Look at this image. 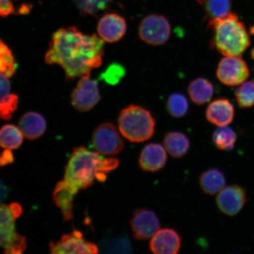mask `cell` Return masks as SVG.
<instances>
[{"mask_svg": "<svg viewBox=\"0 0 254 254\" xmlns=\"http://www.w3.org/2000/svg\"><path fill=\"white\" fill-rule=\"evenodd\" d=\"M104 46L97 35L84 34L75 27L60 28L53 35L45 62L61 65L66 80L90 75L102 64Z\"/></svg>", "mask_w": 254, "mask_h": 254, "instance_id": "cell-1", "label": "cell"}, {"mask_svg": "<svg viewBox=\"0 0 254 254\" xmlns=\"http://www.w3.org/2000/svg\"><path fill=\"white\" fill-rule=\"evenodd\" d=\"M120 161L116 158H104L98 152L84 147L75 148L65 168L63 183L72 194L90 187L95 179L106 180V174L116 170Z\"/></svg>", "mask_w": 254, "mask_h": 254, "instance_id": "cell-2", "label": "cell"}, {"mask_svg": "<svg viewBox=\"0 0 254 254\" xmlns=\"http://www.w3.org/2000/svg\"><path fill=\"white\" fill-rule=\"evenodd\" d=\"M208 28L212 31L211 49L224 56L240 57L250 46L245 25L233 12L209 20Z\"/></svg>", "mask_w": 254, "mask_h": 254, "instance_id": "cell-3", "label": "cell"}, {"mask_svg": "<svg viewBox=\"0 0 254 254\" xmlns=\"http://www.w3.org/2000/svg\"><path fill=\"white\" fill-rule=\"evenodd\" d=\"M156 122L150 111L144 107L130 105L121 112L120 131L131 142L149 140L154 135Z\"/></svg>", "mask_w": 254, "mask_h": 254, "instance_id": "cell-4", "label": "cell"}, {"mask_svg": "<svg viewBox=\"0 0 254 254\" xmlns=\"http://www.w3.org/2000/svg\"><path fill=\"white\" fill-rule=\"evenodd\" d=\"M0 245L8 254H21L27 247L25 238L15 232L16 218L10 206L1 205L0 210Z\"/></svg>", "mask_w": 254, "mask_h": 254, "instance_id": "cell-5", "label": "cell"}, {"mask_svg": "<svg viewBox=\"0 0 254 254\" xmlns=\"http://www.w3.org/2000/svg\"><path fill=\"white\" fill-rule=\"evenodd\" d=\"M138 33L141 40L149 45H163L170 39L171 25L164 16L150 14L146 16L141 21Z\"/></svg>", "mask_w": 254, "mask_h": 254, "instance_id": "cell-6", "label": "cell"}, {"mask_svg": "<svg viewBox=\"0 0 254 254\" xmlns=\"http://www.w3.org/2000/svg\"><path fill=\"white\" fill-rule=\"evenodd\" d=\"M92 142L98 153L106 156H113L120 153L125 147L122 136L112 124H101L94 129Z\"/></svg>", "mask_w": 254, "mask_h": 254, "instance_id": "cell-7", "label": "cell"}, {"mask_svg": "<svg viewBox=\"0 0 254 254\" xmlns=\"http://www.w3.org/2000/svg\"><path fill=\"white\" fill-rule=\"evenodd\" d=\"M216 75L221 83L234 87L246 81L250 70L246 62L241 57L225 56L218 63Z\"/></svg>", "mask_w": 254, "mask_h": 254, "instance_id": "cell-8", "label": "cell"}, {"mask_svg": "<svg viewBox=\"0 0 254 254\" xmlns=\"http://www.w3.org/2000/svg\"><path fill=\"white\" fill-rule=\"evenodd\" d=\"M71 94L72 106L80 112H87L96 106L100 100L97 82L90 75L81 77Z\"/></svg>", "mask_w": 254, "mask_h": 254, "instance_id": "cell-9", "label": "cell"}, {"mask_svg": "<svg viewBox=\"0 0 254 254\" xmlns=\"http://www.w3.org/2000/svg\"><path fill=\"white\" fill-rule=\"evenodd\" d=\"M51 254H98L96 244L87 242L84 239L80 231L64 235L57 243H50Z\"/></svg>", "mask_w": 254, "mask_h": 254, "instance_id": "cell-10", "label": "cell"}, {"mask_svg": "<svg viewBox=\"0 0 254 254\" xmlns=\"http://www.w3.org/2000/svg\"><path fill=\"white\" fill-rule=\"evenodd\" d=\"M130 225L133 236L136 240L151 239L160 230V221L153 211L149 209H139L133 214Z\"/></svg>", "mask_w": 254, "mask_h": 254, "instance_id": "cell-11", "label": "cell"}, {"mask_svg": "<svg viewBox=\"0 0 254 254\" xmlns=\"http://www.w3.org/2000/svg\"><path fill=\"white\" fill-rule=\"evenodd\" d=\"M247 193L243 187L238 185L225 187L218 193L216 203L222 213L228 216L237 215L247 201Z\"/></svg>", "mask_w": 254, "mask_h": 254, "instance_id": "cell-12", "label": "cell"}, {"mask_svg": "<svg viewBox=\"0 0 254 254\" xmlns=\"http://www.w3.org/2000/svg\"><path fill=\"white\" fill-rule=\"evenodd\" d=\"M182 238L173 228L159 230L151 238L149 249L155 254H177L182 247Z\"/></svg>", "mask_w": 254, "mask_h": 254, "instance_id": "cell-13", "label": "cell"}, {"mask_svg": "<svg viewBox=\"0 0 254 254\" xmlns=\"http://www.w3.org/2000/svg\"><path fill=\"white\" fill-rule=\"evenodd\" d=\"M167 152L166 148L159 143H149L142 148L139 155V166L147 172H157L166 166Z\"/></svg>", "mask_w": 254, "mask_h": 254, "instance_id": "cell-14", "label": "cell"}, {"mask_svg": "<svg viewBox=\"0 0 254 254\" xmlns=\"http://www.w3.org/2000/svg\"><path fill=\"white\" fill-rule=\"evenodd\" d=\"M125 18L117 14H107L101 17L97 26L98 33L104 41L116 43L125 36L127 31Z\"/></svg>", "mask_w": 254, "mask_h": 254, "instance_id": "cell-15", "label": "cell"}, {"mask_svg": "<svg viewBox=\"0 0 254 254\" xmlns=\"http://www.w3.org/2000/svg\"><path fill=\"white\" fill-rule=\"evenodd\" d=\"M235 115L233 105L226 98H219L208 105L205 111L206 119L218 127L228 126L233 122Z\"/></svg>", "mask_w": 254, "mask_h": 254, "instance_id": "cell-16", "label": "cell"}, {"mask_svg": "<svg viewBox=\"0 0 254 254\" xmlns=\"http://www.w3.org/2000/svg\"><path fill=\"white\" fill-rule=\"evenodd\" d=\"M19 128L25 138L33 140L44 135L47 129V122L40 113L30 111L21 117Z\"/></svg>", "mask_w": 254, "mask_h": 254, "instance_id": "cell-17", "label": "cell"}, {"mask_svg": "<svg viewBox=\"0 0 254 254\" xmlns=\"http://www.w3.org/2000/svg\"><path fill=\"white\" fill-rule=\"evenodd\" d=\"M8 77L1 73V101H0V116L6 121L10 120L17 109L18 96L11 92V84Z\"/></svg>", "mask_w": 254, "mask_h": 254, "instance_id": "cell-18", "label": "cell"}, {"mask_svg": "<svg viewBox=\"0 0 254 254\" xmlns=\"http://www.w3.org/2000/svg\"><path fill=\"white\" fill-rule=\"evenodd\" d=\"M164 147L168 154L175 158H182L188 153L190 142L185 134L179 131H170L165 135Z\"/></svg>", "mask_w": 254, "mask_h": 254, "instance_id": "cell-19", "label": "cell"}, {"mask_svg": "<svg viewBox=\"0 0 254 254\" xmlns=\"http://www.w3.org/2000/svg\"><path fill=\"white\" fill-rule=\"evenodd\" d=\"M199 186L206 194H217L226 184V179L222 171L217 168H211L203 172L199 177Z\"/></svg>", "mask_w": 254, "mask_h": 254, "instance_id": "cell-20", "label": "cell"}, {"mask_svg": "<svg viewBox=\"0 0 254 254\" xmlns=\"http://www.w3.org/2000/svg\"><path fill=\"white\" fill-rule=\"evenodd\" d=\"M188 92L192 102L201 106L211 100L214 93V87L208 79L200 77L190 82Z\"/></svg>", "mask_w": 254, "mask_h": 254, "instance_id": "cell-21", "label": "cell"}, {"mask_svg": "<svg viewBox=\"0 0 254 254\" xmlns=\"http://www.w3.org/2000/svg\"><path fill=\"white\" fill-rule=\"evenodd\" d=\"M74 196L66 189L63 182L57 184L54 190L53 199L57 206L61 209L64 221H70L74 217L72 212Z\"/></svg>", "mask_w": 254, "mask_h": 254, "instance_id": "cell-22", "label": "cell"}, {"mask_svg": "<svg viewBox=\"0 0 254 254\" xmlns=\"http://www.w3.org/2000/svg\"><path fill=\"white\" fill-rule=\"evenodd\" d=\"M23 133L20 128L12 125L2 126L0 132V144L5 149H17L23 142Z\"/></svg>", "mask_w": 254, "mask_h": 254, "instance_id": "cell-23", "label": "cell"}, {"mask_svg": "<svg viewBox=\"0 0 254 254\" xmlns=\"http://www.w3.org/2000/svg\"><path fill=\"white\" fill-rule=\"evenodd\" d=\"M237 134L229 127H218L212 134V141L216 147L221 151H231L237 141Z\"/></svg>", "mask_w": 254, "mask_h": 254, "instance_id": "cell-24", "label": "cell"}, {"mask_svg": "<svg viewBox=\"0 0 254 254\" xmlns=\"http://www.w3.org/2000/svg\"><path fill=\"white\" fill-rule=\"evenodd\" d=\"M167 110L174 118L180 119L185 116L189 110V103L185 95L175 93L168 98Z\"/></svg>", "mask_w": 254, "mask_h": 254, "instance_id": "cell-25", "label": "cell"}, {"mask_svg": "<svg viewBox=\"0 0 254 254\" xmlns=\"http://www.w3.org/2000/svg\"><path fill=\"white\" fill-rule=\"evenodd\" d=\"M204 3L209 21L225 17L231 12V0H204Z\"/></svg>", "mask_w": 254, "mask_h": 254, "instance_id": "cell-26", "label": "cell"}, {"mask_svg": "<svg viewBox=\"0 0 254 254\" xmlns=\"http://www.w3.org/2000/svg\"><path fill=\"white\" fill-rule=\"evenodd\" d=\"M235 95L237 102L241 108L248 109L254 106V82L245 81L238 87Z\"/></svg>", "mask_w": 254, "mask_h": 254, "instance_id": "cell-27", "label": "cell"}, {"mask_svg": "<svg viewBox=\"0 0 254 254\" xmlns=\"http://www.w3.org/2000/svg\"><path fill=\"white\" fill-rule=\"evenodd\" d=\"M0 71L10 78L15 74L16 64L11 50L1 40L0 43Z\"/></svg>", "mask_w": 254, "mask_h": 254, "instance_id": "cell-28", "label": "cell"}, {"mask_svg": "<svg viewBox=\"0 0 254 254\" xmlns=\"http://www.w3.org/2000/svg\"><path fill=\"white\" fill-rule=\"evenodd\" d=\"M82 12L95 15L109 8L111 0H72Z\"/></svg>", "mask_w": 254, "mask_h": 254, "instance_id": "cell-29", "label": "cell"}, {"mask_svg": "<svg viewBox=\"0 0 254 254\" xmlns=\"http://www.w3.org/2000/svg\"><path fill=\"white\" fill-rule=\"evenodd\" d=\"M126 74V69L122 65L119 63H112L103 72L100 76L107 84L116 85L119 83Z\"/></svg>", "mask_w": 254, "mask_h": 254, "instance_id": "cell-30", "label": "cell"}, {"mask_svg": "<svg viewBox=\"0 0 254 254\" xmlns=\"http://www.w3.org/2000/svg\"><path fill=\"white\" fill-rule=\"evenodd\" d=\"M129 246L128 241L125 238L109 237L105 238L101 245L103 252L106 253H128Z\"/></svg>", "mask_w": 254, "mask_h": 254, "instance_id": "cell-31", "label": "cell"}, {"mask_svg": "<svg viewBox=\"0 0 254 254\" xmlns=\"http://www.w3.org/2000/svg\"><path fill=\"white\" fill-rule=\"evenodd\" d=\"M14 8L10 0H0V14L2 17L14 13Z\"/></svg>", "mask_w": 254, "mask_h": 254, "instance_id": "cell-32", "label": "cell"}, {"mask_svg": "<svg viewBox=\"0 0 254 254\" xmlns=\"http://www.w3.org/2000/svg\"><path fill=\"white\" fill-rule=\"evenodd\" d=\"M14 160V155L10 149H5L1 155L0 158V165L1 167L7 166L13 163Z\"/></svg>", "mask_w": 254, "mask_h": 254, "instance_id": "cell-33", "label": "cell"}, {"mask_svg": "<svg viewBox=\"0 0 254 254\" xmlns=\"http://www.w3.org/2000/svg\"><path fill=\"white\" fill-rule=\"evenodd\" d=\"M8 193L9 189L5 185V184L3 182L2 180L1 179V182H0V198H1V204L7 199Z\"/></svg>", "mask_w": 254, "mask_h": 254, "instance_id": "cell-34", "label": "cell"}, {"mask_svg": "<svg viewBox=\"0 0 254 254\" xmlns=\"http://www.w3.org/2000/svg\"><path fill=\"white\" fill-rule=\"evenodd\" d=\"M12 212L15 217L16 218H18L20 217L23 214V209L22 208V206L18 204L17 202L11 203L10 205H9Z\"/></svg>", "mask_w": 254, "mask_h": 254, "instance_id": "cell-35", "label": "cell"}, {"mask_svg": "<svg viewBox=\"0 0 254 254\" xmlns=\"http://www.w3.org/2000/svg\"><path fill=\"white\" fill-rule=\"evenodd\" d=\"M29 9H30L28 8V7H27V6H23V7H22L20 9L21 14H24L28 13V12H29Z\"/></svg>", "mask_w": 254, "mask_h": 254, "instance_id": "cell-36", "label": "cell"}, {"mask_svg": "<svg viewBox=\"0 0 254 254\" xmlns=\"http://www.w3.org/2000/svg\"><path fill=\"white\" fill-rule=\"evenodd\" d=\"M252 56L253 57V59H254V47L253 48V49L252 51Z\"/></svg>", "mask_w": 254, "mask_h": 254, "instance_id": "cell-37", "label": "cell"}]
</instances>
